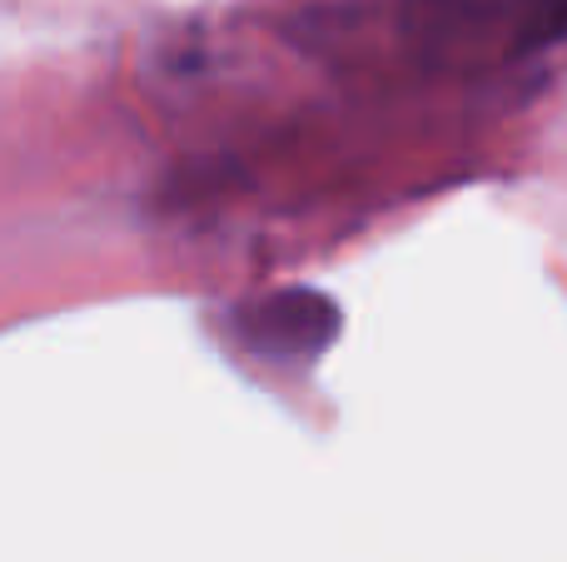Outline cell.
Wrapping results in <instances>:
<instances>
[{
  "label": "cell",
  "mask_w": 567,
  "mask_h": 562,
  "mask_svg": "<svg viewBox=\"0 0 567 562\" xmlns=\"http://www.w3.org/2000/svg\"><path fill=\"white\" fill-rule=\"evenodd\" d=\"M399 35L433 75H493L567 40V0H399Z\"/></svg>",
  "instance_id": "obj_1"
},
{
  "label": "cell",
  "mask_w": 567,
  "mask_h": 562,
  "mask_svg": "<svg viewBox=\"0 0 567 562\" xmlns=\"http://www.w3.org/2000/svg\"><path fill=\"white\" fill-rule=\"evenodd\" d=\"M235 334L265 358H313L339 334V304L319 289H275L235 309Z\"/></svg>",
  "instance_id": "obj_2"
}]
</instances>
